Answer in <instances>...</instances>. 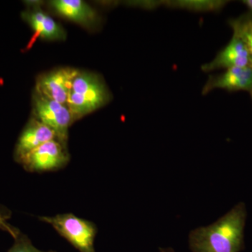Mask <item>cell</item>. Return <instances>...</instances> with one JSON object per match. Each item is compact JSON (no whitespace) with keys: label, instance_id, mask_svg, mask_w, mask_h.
I'll list each match as a JSON object with an SVG mask.
<instances>
[{"label":"cell","instance_id":"5","mask_svg":"<svg viewBox=\"0 0 252 252\" xmlns=\"http://www.w3.org/2000/svg\"><path fill=\"white\" fill-rule=\"evenodd\" d=\"M69 160L67 145L54 139L32 151L20 165L26 172L43 173L61 170L67 166Z\"/></svg>","mask_w":252,"mask_h":252},{"label":"cell","instance_id":"16","mask_svg":"<svg viewBox=\"0 0 252 252\" xmlns=\"http://www.w3.org/2000/svg\"><path fill=\"white\" fill-rule=\"evenodd\" d=\"M11 217V212L7 207L0 205V219L8 220Z\"/></svg>","mask_w":252,"mask_h":252},{"label":"cell","instance_id":"4","mask_svg":"<svg viewBox=\"0 0 252 252\" xmlns=\"http://www.w3.org/2000/svg\"><path fill=\"white\" fill-rule=\"evenodd\" d=\"M31 117L49 127L56 134V139L67 145L69 128L72 125V114L67 105L43 95L34 90L32 98Z\"/></svg>","mask_w":252,"mask_h":252},{"label":"cell","instance_id":"13","mask_svg":"<svg viewBox=\"0 0 252 252\" xmlns=\"http://www.w3.org/2000/svg\"><path fill=\"white\" fill-rule=\"evenodd\" d=\"M233 32L238 34L245 43L248 50L252 67V16H242L230 21Z\"/></svg>","mask_w":252,"mask_h":252},{"label":"cell","instance_id":"3","mask_svg":"<svg viewBox=\"0 0 252 252\" xmlns=\"http://www.w3.org/2000/svg\"><path fill=\"white\" fill-rule=\"evenodd\" d=\"M38 220L47 223L79 252H96L94 248L97 228L94 222L72 213L40 216Z\"/></svg>","mask_w":252,"mask_h":252},{"label":"cell","instance_id":"10","mask_svg":"<svg viewBox=\"0 0 252 252\" xmlns=\"http://www.w3.org/2000/svg\"><path fill=\"white\" fill-rule=\"evenodd\" d=\"M215 89L229 91H246L252 93V67H235L208 78L202 90L206 94Z\"/></svg>","mask_w":252,"mask_h":252},{"label":"cell","instance_id":"17","mask_svg":"<svg viewBox=\"0 0 252 252\" xmlns=\"http://www.w3.org/2000/svg\"><path fill=\"white\" fill-rule=\"evenodd\" d=\"M243 4L246 5L252 11V0H245L243 1Z\"/></svg>","mask_w":252,"mask_h":252},{"label":"cell","instance_id":"19","mask_svg":"<svg viewBox=\"0 0 252 252\" xmlns=\"http://www.w3.org/2000/svg\"></svg>","mask_w":252,"mask_h":252},{"label":"cell","instance_id":"12","mask_svg":"<svg viewBox=\"0 0 252 252\" xmlns=\"http://www.w3.org/2000/svg\"><path fill=\"white\" fill-rule=\"evenodd\" d=\"M225 1H198V0H184V1H161V5L175 9L189 10L196 12L215 11L221 9L226 4Z\"/></svg>","mask_w":252,"mask_h":252},{"label":"cell","instance_id":"6","mask_svg":"<svg viewBox=\"0 0 252 252\" xmlns=\"http://www.w3.org/2000/svg\"><path fill=\"white\" fill-rule=\"evenodd\" d=\"M79 69L60 67L44 73L37 77L34 90L43 95L67 105L73 80Z\"/></svg>","mask_w":252,"mask_h":252},{"label":"cell","instance_id":"14","mask_svg":"<svg viewBox=\"0 0 252 252\" xmlns=\"http://www.w3.org/2000/svg\"><path fill=\"white\" fill-rule=\"evenodd\" d=\"M14 240V244L6 252H57L54 250L44 251L39 250L33 245L31 239L27 235L21 232H20L19 234Z\"/></svg>","mask_w":252,"mask_h":252},{"label":"cell","instance_id":"2","mask_svg":"<svg viewBox=\"0 0 252 252\" xmlns=\"http://www.w3.org/2000/svg\"><path fill=\"white\" fill-rule=\"evenodd\" d=\"M112 99L103 78L96 73L79 70L73 80L67 103L73 124L107 105Z\"/></svg>","mask_w":252,"mask_h":252},{"label":"cell","instance_id":"11","mask_svg":"<svg viewBox=\"0 0 252 252\" xmlns=\"http://www.w3.org/2000/svg\"><path fill=\"white\" fill-rule=\"evenodd\" d=\"M21 17L41 39L48 41H64L67 37L64 28L37 6H31L23 11Z\"/></svg>","mask_w":252,"mask_h":252},{"label":"cell","instance_id":"9","mask_svg":"<svg viewBox=\"0 0 252 252\" xmlns=\"http://www.w3.org/2000/svg\"><path fill=\"white\" fill-rule=\"evenodd\" d=\"M251 65L248 50L243 39L233 32V37L228 44L217 54L210 62L202 65L203 72H210L220 69Z\"/></svg>","mask_w":252,"mask_h":252},{"label":"cell","instance_id":"1","mask_svg":"<svg viewBox=\"0 0 252 252\" xmlns=\"http://www.w3.org/2000/svg\"><path fill=\"white\" fill-rule=\"evenodd\" d=\"M247 212L238 204L224 216L206 227L192 230L189 246L192 252H239L243 247Z\"/></svg>","mask_w":252,"mask_h":252},{"label":"cell","instance_id":"7","mask_svg":"<svg viewBox=\"0 0 252 252\" xmlns=\"http://www.w3.org/2000/svg\"><path fill=\"white\" fill-rule=\"evenodd\" d=\"M54 139H56V136L54 131L35 118L31 117L23 127L15 145V161L21 163L32 151Z\"/></svg>","mask_w":252,"mask_h":252},{"label":"cell","instance_id":"8","mask_svg":"<svg viewBox=\"0 0 252 252\" xmlns=\"http://www.w3.org/2000/svg\"><path fill=\"white\" fill-rule=\"evenodd\" d=\"M49 7L59 16L88 30H94L100 24V16L90 5L81 0H53Z\"/></svg>","mask_w":252,"mask_h":252},{"label":"cell","instance_id":"18","mask_svg":"<svg viewBox=\"0 0 252 252\" xmlns=\"http://www.w3.org/2000/svg\"><path fill=\"white\" fill-rule=\"evenodd\" d=\"M160 252H175L172 248H160Z\"/></svg>","mask_w":252,"mask_h":252},{"label":"cell","instance_id":"15","mask_svg":"<svg viewBox=\"0 0 252 252\" xmlns=\"http://www.w3.org/2000/svg\"><path fill=\"white\" fill-rule=\"evenodd\" d=\"M0 230L9 233L13 238H16L20 233V230L10 224L8 220L0 219Z\"/></svg>","mask_w":252,"mask_h":252}]
</instances>
